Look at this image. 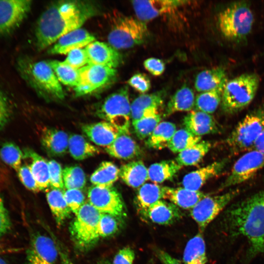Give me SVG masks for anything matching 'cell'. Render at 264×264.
Instances as JSON below:
<instances>
[{
	"mask_svg": "<svg viewBox=\"0 0 264 264\" xmlns=\"http://www.w3.org/2000/svg\"><path fill=\"white\" fill-rule=\"evenodd\" d=\"M98 12L88 1L63 0L50 5L38 19L35 28L36 44L42 50L64 35L80 28Z\"/></svg>",
	"mask_w": 264,
	"mask_h": 264,
	"instance_id": "cell-1",
	"label": "cell"
},
{
	"mask_svg": "<svg viewBox=\"0 0 264 264\" xmlns=\"http://www.w3.org/2000/svg\"><path fill=\"white\" fill-rule=\"evenodd\" d=\"M224 219L230 236L244 239L251 254L264 256V189L231 205Z\"/></svg>",
	"mask_w": 264,
	"mask_h": 264,
	"instance_id": "cell-2",
	"label": "cell"
},
{
	"mask_svg": "<svg viewBox=\"0 0 264 264\" xmlns=\"http://www.w3.org/2000/svg\"><path fill=\"white\" fill-rule=\"evenodd\" d=\"M253 23L252 11L249 3L245 1L232 2L222 10L217 17L218 28L222 35L235 43L246 40Z\"/></svg>",
	"mask_w": 264,
	"mask_h": 264,
	"instance_id": "cell-3",
	"label": "cell"
},
{
	"mask_svg": "<svg viewBox=\"0 0 264 264\" xmlns=\"http://www.w3.org/2000/svg\"><path fill=\"white\" fill-rule=\"evenodd\" d=\"M18 66L22 78L42 96L56 100L65 98L61 83L47 62L21 59Z\"/></svg>",
	"mask_w": 264,
	"mask_h": 264,
	"instance_id": "cell-4",
	"label": "cell"
},
{
	"mask_svg": "<svg viewBox=\"0 0 264 264\" xmlns=\"http://www.w3.org/2000/svg\"><path fill=\"white\" fill-rule=\"evenodd\" d=\"M109 44L117 49H128L145 42L149 32L145 22L114 10L110 15Z\"/></svg>",
	"mask_w": 264,
	"mask_h": 264,
	"instance_id": "cell-5",
	"label": "cell"
},
{
	"mask_svg": "<svg viewBox=\"0 0 264 264\" xmlns=\"http://www.w3.org/2000/svg\"><path fill=\"white\" fill-rule=\"evenodd\" d=\"M259 83L260 78L254 73H244L227 80L222 93V110L234 114L246 108L254 98Z\"/></svg>",
	"mask_w": 264,
	"mask_h": 264,
	"instance_id": "cell-6",
	"label": "cell"
},
{
	"mask_svg": "<svg viewBox=\"0 0 264 264\" xmlns=\"http://www.w3.org/2000/svg\"><path fill=\"white\" fill-rule=\"evenodd\" d=\"M264 131V106L247 114L228 136L226 143L234 154L254 147L259 136Z\"/></svg>",
	"mask_w": 264,
	"mask_h": 264,
	"instance_id": "cell-7",
	"label": "cell"
},
{
	"mask_svg": "<svg viewBox=\"0 0 264 264\" xmlns=\"http://www.w3.org/2000/svg\"><path fill=\"white\" fill-rule=\"evenodd\" d=\"M101 215L88 202H86L75 215L69 232L73 242L80 250L91 248L100 239L98 223Z\"/></svg>",
	"mask_w": 264,
	"mask_h": 264,
	"instance_id": "cell-8",
	"label": "cell"
},
{
	"mask_svg": "<svg viewBox=\"0 0 264 264\" xmlns=\"http://www.w3.org/2000/svg\"><path fill=\"white\" fill-rule=\"evenodd\" d=\"M129 89L124 87L108 96L98 108L96 114L115 127L121 133H129L131 119Z\"/></svg>",
	"mask_w": 264,
	"mask_h": 264,
	"instance_id": "cell-9",
	"label": "cell"
},
{
	"mask_svg": "<svg viewBox=\"0 0 264 264\" xmlns=\"http://www.w3.org/2000/svg\"><path fill=\"white\" fill-rule=\"evenodd\" d=\"M79 81L74 88L76 96L92 94L114 82L117 75L115 68L88 64L79 69Z\"/></svg>",
	"mask_w": 264,
	"mask_h": 264,
	"instance_id": "cell-10",
	"label": "cell"
},
{
	"mask_svg": "<svg viewBox=\"0 0 264 264\" xmlns=\"http://www.w3.org/2000/svg\"><path fill=\"white\" fill-rule=\"evenodd\" d=\"M239 189H233L216 196H206L190 210V215L197 223L201 233L208 225L240 193Z\"/></svg>",
	"mask_w": 264,
	"mask_h": 264,
	"instance_id": "cell-11",
	"label": "cell"
},
{
	"mask_svg": "<svg viewBox=\"0 0 264 264\" xmlns=\"http://www.w3.org/2000/svg\"><path fill=\"white\" fill-rule=\"evenodd\" d=\"M88 202L101 213L112 215L119 220L126 216L123 199L113 186L93 185L88 190Z\"/></svg>",
	"mask_w": 264,
	"mask_h": 264,
	"instance_id": "cell-12",
	"label": "cell"
},
{
	"mask_svg": "<svg viewBox=\"0 0 264 264\" xmlns=\"http://www.w3.org/2000/svg\"><path fill=\"white\" fill-rule=\"evenodd\" d=\"M264 167V154L254 149L243 154L234 165L221 188H226L245 182Z\"/></svg>",
	"mask_w": 264,
	"mask_h": 264,
	"instance_id": "cell-13",
	"label": "cell"
},
{
	"mask_svg": "<svg viewBox=\"0 0 264 264\" xmlns=\"http://www.w3.org/2000/svg\"><path fill=\"white\" fill-rule=\"evenodd\" d=\"M29 0H0V36L14 31L24 20L31 7Z\"/></svg>",
	"mask_w": 264,
	"mask_h": 264,
	"instance_id": "cell-14",
	"label": "cell"
},
{
	"mask_svg": "<svg viewBox=\"0 0 264 264\" xmlns=\"http://www.w3.org/2000/svg\"><path fill=\"white\" fill-rule=\"evenodd\" d=\"M59 256L55 241L42 234L34 236L27 252L28 264H56Z\"/></svg>",
	"mask_w": 264,
	"mask_h": 264,
	"instance_id": "cell-15",
	"label": "cell"
},
{
	"mask_svg": "<svg viewBox=\"0 0 264 264\" xmlns=\"http://www.w3.org/2000/svg\"><path fill=\"white\" fill-rule=\"evenodd\" d=\"M188 2L180 0H137L132 1V3L136 18L145 22L171 13Z\"/></svg>",
	"mask_w": 264,
	"mask_h": 264,
	"instance_id": "cell-16",
	"label": "cell"
},
{
	"mask_svg": "<svg viewBox=\"0 0 264 264\" xmlns=\"http://www.w3.org/2000/svg\"><path fill=\"white\" fill-rule=\"evenodd\" d=\"M85 48L87 53L88 64L116 69L122 62V56L117 50L105 43L94 41Z\"/></svg>",
	"mask_w": 264,
	"mask_h": 264,
	"instance_id": "cell-17",
	"label": "cell"
},
{
	"mask_svg": "<svg viewBox=\"0 0 264 264\" xmlns=\"http://www.w3.org/2000/svg\"><path fill=\"white\" fill-rule=\"evenodd\" d=\"M95 40L94 36L88 31L80 28L60 38L48 50V53L66 54L72 50L87 46Z\"/></svg>",
	"mask_w": 264,
	"mask_h": 264,
	"instance_id": "cell-18",
	"label": "cell"
},
{
	"mask_svg": "<svg viewBox=\"0 0 264 264\" xmlns=\"http://www.w3.org/2000/svg\"><path fill=\"white\" fill-rule=\"evenodd\" d=\"M182 216L179 207L162 199L150 206L142 216L151 222L163 225L173 224L180 220Z\"/></svg>",
	"mask_w": 264,
	"mask_h": 264,
	"instance_id": "cell-19",
	"label": "cell"
},
{
	"mask_svg": "<svg viewBox=\"0 0 264 264\" xmlns=\"http://www.w3.org/2000/svg\"><path fill=\"white\" fill-rule=\"evenodd\" d=\"M227 163L228 159H224L214 162L187 174L184 176L182 181L183 187L192 190L199 191L207 181L221 173Z\"/></svg>",
	"mask_w": 264,
	"mask_h": 264,
	"instance_id": "cell-20",
	"label": "cell"
},
{
	"mask_svg": "<svg viewBox=\"0 0 264 264\" xmlns=\"http://www.w3.org/2000/svg\"><path fill=\"white\" fill-rule=\"evenodd\" d=\"M163 103V94L161 92L139 95L131 105L132 123L146 116L159 114L158 110Z\"/></svg>",
	"mask_w": 264,
	"mask_h": 264,
	"instance_id": "cell-21",
	"label": "cell"
},
{
	"mask_svg": "<svg viewBox=\"0 0 264 264\" xmlns=\"http://www.w3.org/2000/svg\"><path fill=\"white\" fill-rule=\"evenodd\" d=\"M183 123L185 129L197 136L217 133L220 129L212 115L198 110L190 111Z\"/></svg>",
	"mask_w": 264,
	"mask_h": 264,
	"instance_id": "cell-22",
	"label": "cell"
},
{
	"mask_svg": "<svg viewBox=\"0 0 264 264\" xmlns=\"http://www.w3.org/2000/svg\"><path fill=\"white\" fill-rule=\"evenodd\" d=\"M82 130L91 141L105 148L110 145L121 133L107 121L84 125Z\"/></svg>",
	"mask_w": 264,
	"mask_h": 264,
	"instance_id": "cell-23",
	"label": "cell"
},
{
	"mask_svg": "<svg viewBox=\"0 0 264 264\" xmlns=\"http://www.w3.org/2000/svg\"><path fill=\"white\" fill-rule=\"evenodd\" d=\"M207 195L199 191L184 187L173 188L163 186V198L167 199L179 208L191 210Z\"/></svg>",
	"mask_w": 264,
	"mask_h": 264,
	"instance_id": "cell-24",
	"label": "cell"
},
{
	"mask_svg": "<svg viewBox=\"0 0 264 264\" xmlns=\"http://www.w3.org/2000/svg\"><path fill=\"white\" fill-rule=\"evenodd\" d=\"M69 136L65 132L52 128H45L41 132V143L50 155H65L68 148Z\"/></svg>",
	"mask_w": 264,
	"mask_h": 264,
	"instance_id": "cell-25",
	"label": "cell"
},
{
	"mask_svg": "<svg viewBox=\"0 0 264 264\" xmlns=\"http://www.w3.org/2000/svg\"><path fill=\"white\" fill-rule=\"evenodd\" d=\"M23 159L40 189L44 190L50 186L48 161L42 156L30 149L23 150Z\"/></svg>",
	"mask_w": 264,
	"mask_h": 264,
	"instance_id": "cell-26",
	"label": "cell"
},
{
	"mask_svg": "<svg viewBox=\"0 0 264 264\" xmlns=\"http://www.w3.org/2000/svg\"><path fill=\"white\" fill-rule=\"evenodd\" d=\"M105 151L110 156L122 159H131L141 154V149L129 133H120Z\"/></svg>",
	"mask_w": 264,
	"mask_h": 264,
	"instance_id": "cell-27",
	"label": "cell"
},
{
	"mask_svg": "<svg viewBox=\"0 0 264 264\" xmlns=\"http://www.w3.org/2000/svg\"><path fill=\"white\" fill-rule=\"evenodd\" d=\"M226 71L223 67H216L200 71L195 81L197 91L202 92L223 87L227 82Z\"/></svg>",
	"mask_w": 264,
	"mask_h": 264,
	"instance_id": "cell-28",
	"label": "cell"
},
{
	"mask_svg": "<svg viewBox=\"0 0 264 264\" xmlns=\"http://www.w3.org/2000/svg\"><path fill=\"white\" fill-rule=\"evenodd\" d=\"M119 176L129 186L139 188L149 179L148 168L141 161H133L123 165Z\"/></svg>",
	"mask_w": 264,
	"mask_h": 264,
	"instance_id": "cell-29",
	"label": "cell"
},
{
	"mask_svg": "<svg viewBox=\"0 0 264 264\" xmlns=\"http://www.w3.org/2000/svg\"><path fill=\"white\" fill-rule=\"evenodd\" d=\"M163 198V186L156 183H145L137 190L135 203L142 216L153 204Z\"/></svg>",
	"mask_w": 264,
	"mask_h": 264,
	"instance_id": "cell-30",
	"label": "cell"
},
{
	"mask_svg": "<svg viewBox=\"0 0 264 264\" xmlns=\"http://www.w3.org/2000/svg\"><path fill=\"white\" fill-rule=\"evenodd\" d=\"M195 98L193 90L184 86L172 96L167 104L164 116L179 111H191L195 106Z\"/></svg>",
	"mask_w": 264,
	"mask_h": 264,
	"instance_id": "cell-31",
	"label": "cell"
},
{
	"mask_svg": "<svg viewBox=\"0 0 264 264\" xmlns=\"http://www.w3.org/2000/svg\"><path fill=\"white\" fill-rule=\"evenodd\" d=\"M207 257L202 233L199 232L187 243L183 252V264H206Z\"/></svg>",
	"mask_w": 264,
	"mask_h": 264,
	"instance_id": "cell-32",
	"label": "cell"
},
{
	"mask_svg": "<svg viewBox=\"0 0 264 264\" xmlns=\"http://www.w3.org/2000/svg\"><path fill=\"white\" fill-rule=\"evenodd\" d=\"M46 197L55 221L58 226H61L71 212L64 198L63 191L51 188L47 192Z\"/></svg>",
	"mask_w": 264,
	"mask_h": 264,
	"instance_id": "cell-33",
	"label": "cell"
},
{
	"mask_svg": "<svg viewBox=\"0 0 264 264\" xmlns=\"http://www.w3.org/2000/svg\"><path fill=\"white\" fill-rule=\"evenodd\" d=\"M182 167L176 160L154 163L148 168L149 179L156 184L172 180Z\"/></svg>",
	"mask_w": 264,
	"mask_h": 264,
	"instance_id": "cell-34",
	"label": "cell"
},
{
	"mask_svg": "<svg viewBox=\"0 0 264 264\" xmlns=\"http://www.w3.org/2000/svg\"><path fill=\"white\" fill-rule=\"evenodd\" d=\"M176 125L170 122H160L146 141V146L154 149H162L168 147L175 133Z\"/></svg>",
	"mask_w": 264,
	"mask_h": 264,
	"instance_id": "cell-35",
	"label": "cell"
},
{
	"mask_svg": "<svg viewBox=\"0 0 264 264\" xmlns=\"http://www.w3.org/2000/svg\"><path fill=\"white\" fill-rule=\"evenodd\" d=\"M68 149L71 156L77 160L85 159L100 152L98 148L91 144L82 135L77 134L69 136Z\"/></svg>",
	"mask_w": 264,
	"mask_h": 264,
	"instance_id": "cell-36",
	"label": "cell"
},
{
	"mask_svg": "<svg viewBox=\"0 0 264 264\" xmlns=\"http://www.w3.org/2000/svg\"><path fill=\"white\" fill-rule=\"evenodd\" d=\"M211 147L210 142L201 140L179 153L176 158V161L182 167L195 165L201 160Z\"/></svg>",
	"mask_w": 264,
	"mask_h": 264,
	"instance_id": "cell-37",
	"label": "cell"
},
{
	"mask_svg": "<svg viewBox=\"0 0 264 264\" xmlns=\"http://www.w3.org/2000/svg\"><path fill=\"white\" fill-rule=\"evenodd\" d=\"M119 169L113 163L102 162L90 177V182L95 186H112L119 177Z\"/></svg>",
	"mask_w": 264,
	"mask_h": 264,
	"instance_id": "cell-38",
	"label": "cell"
},
{
	"mask_svg": "<svg viewBox=\"0 0 264 264\" xmlns=\"http://www.w3.org/2000/svg\"><path fill=\"white\" fill-rule=\"evenodd\" d=\"M223 88L198 94L195 98V106L197 110L210 114L214 112L221 103Z\"/></svg>",
	"mask_w": 264,
	"mask_h": 264,
	"instance_id": "cell-39",
	"label": "cell"
},
{
	"mask_svg": "<svg viewBox=\"0 0 264 264\" xmlns=\"http://www.w3.org/2000/svg\"><path fill=\"white\" fill-rule=\"evenodd\" d=\"M47 62L60 83L74 88L77 86L79 81V69H74L63 62L49 60Z\"/></svg>",
	"mask_w": 264,
	"mask_h": 264,
	"instance_id": "cell-40",
	"label": "cell"
},
{
	"mask_svg": "<svg viewBox=\"0 0 264 264\" xmlns=\"http://www.w3.org/2000/svg\"><path fill=\"white\" fill-rule=\"evenodd\" d=\"M201 141L186 129L176 130L171 139L168 148L174 153H179Z\"/></svg>",
	"mask_w": 264,
	"mask_h": 264,
	"instance_id": "cell-41",
	"label": "cell"
},
{
	"mask_svg": "<svg viewBox=\"0 0 264 264\" xmlns=\"http://www.w3.org/2000/svg\"><path fill=\"white\" fill-rule=\"evenodd\" d=\"M1 160L17 171L22 165L23 159V152L14 143L6 142L0 148Z\"/></svg>",
	"mask_w": 264,
	"mask_h": 264,
	"instance_id": "cell-42",
	"label": "cell"
},
{
	"mask_svg": "<svg viewBox=\"0 0 264 264\" xmlns=\"http://www.w3.org/2000/svg\"><path fill=\"white\" fill-rule=\"evenodd\" d=\"M64 186L66 189H83L86 183L85 173L78 166H67L63 170Z\"/></svg>",
	"mask_w": 264,
	"mask_h": 264,
	"instance_id": "cell-43",
	"label": "cell"
},
{
	"mask_svg": "<svg viewBox=\"0 0 264 264\" xmlns=\"http://www.w3.org/2000/svg\"><path fill=\"white\" fill-rule=\"evenodd\" d=\"M161 120V115L157 114L146 116L132 122L137 137L141 140L148 138L160 122Z\"/></svg>",
	"mask_w": 264,
	"mask_h": 264,
	"instance_id": "cell-44",
	"label": "cell"
},
{
	"mask_svg": "<svg viewBox=\"0 0 264 264\" xmlns=\"http://www.w3.org/2000/svg\"><path fill=\"white\" fill-rule=\"evenodd\" d=\"M119 228V220L107 214L101 213L98 223L100 238L110 236L115 234Z\"/></svg>",
	"mask_w": 264,
	"mask_h": 264,
	"instance_id": "cell-45",
	"label": "cell"
},
{
	"mask_svg": "<svg viewBox=\"0 0 264 264\" xmlns=\"http://www.w3.org/2000/svg\"><path fill=\"white\" fill-rule=\"evenodd\" d=\"M63 194L71 212L76 215L86 202L85 197L83 192L79 189H66L63 191Z\"/></svg>",
	"mask_w": 264,
	"mask_h": 264,
	"instance_id": "cell-46",
	"label": "cell"
},
{
	"mask_svg": "<svg viewBox=\"0 0 264 264\" xmlns=\"http://www.w3.org/2000/svg\"><path fill=\"white\" fill-rule=\"evenodd\" d=\"M63 62L76 69H79L88 65V60L85 48H77L70 51Z\"/></svg>",
	"mask_w": 264,
	"mask_h": 264,
	"instance_id": "cell-47",
	"label": "cell"
},
{
	"mask_svg": "<svg viewBox=\"0 0 264 264\" xmlns=\"http://www.w3.org/2000/svg\"><path fill=\"white\" fill-rule=\"evenodd\" d=\"M48 165L51 187L64 191L65 186L61 165L55 160L48 161Z\"/></svg>",
	"mask_w": 264,
	"mask_h": 264,
	"instance_id": "cell-48",
	"label": "cell"
},
{
	"mask_svg": "<svg viewBox=\"0 0 264 264\" xmlns=\"http://www.w3.org/2000/svg\"><path fill=\"white\" fill-rule=\"evenodd\" d=\"M17 172L20 179L27 189L34 192L41 191L30 169L26 164L22 165Z\"/></svg>",
	"mask_w": 264,
	"mask_h": 264,
	"instance_id": "cell-49",
	"label": "cell"
},
{
	"mask_svg": "<svg viewBox=\"0 0 264 264\" xmlns=\"http://www.w3.org/2000/svg\"><path fill=\"white\" fill-rule=\"evenodd\" d=\"M128 84L140 93L145 94L151 88V81L144 74L138 73L132 76L128 81Z\"/></svg>",
	"mask_w": 264,
	"mask_h": 264,
	"instance_id": "cell-50",
	"label": "cell"
},
{
	"mask_svg": "<svg viewBox=\"0 0 264 264\" xmlns=\"http://www.w3.org/2000/svg\"><path fill=\"white\" fill-rule=\"evenodd\" d=\"M145 68L154 76L161 75L165 70V65L160 59L156 58H149L143 62Z\"/></svg>",
	"mask_w": 264,
	"mask_h": 264,
	"instance_id": "cell-51",
	"label": "cell"
},
{
	"mask_svg": "<svg viewBox=\"0 0 264 264\" xmlns=\"http://www.w3.org/2000/svg\"><path fill=\"white\" fill-rule=\"evenodd\" d=\"M135 258V253L130 247L120 249L114 256L112 264H132Z\"/></svg>",
	"mask_w": 264,
	"mask_h": 264,
	"instance_id": "cell-52",
	"label": "cell"
},
{
	"mask_svg": "<svg viewBox=\"0 0 264 264\" xmlns=\"http://www.w3.org/2000/svg\"><path fill=\"white\" fill-rule=\"evenodd\" d=\"M10 105L5 94L0 90V130L7 123L10 117Z\"/></svg>",
	"mask_w": 264,
	"mask_h": 264,
	"instance_id": "cell-53",
	"label": "cell"
},
{
	"mask_svg": "<svg viewBox=\"0 0 264 264\" xmlns=\"http://www.w3.org/2000/svg\"><path fill=\"white\" fill-rule=\"evenodd\" d=\"M10 224L8 214L3 200L0 197V238L9 230Z\"/></svg>",
	"mask_w": 264,
	"mask_h": 264,
	"instance_id": "cell-54",
	"label": "cell"
},
{
	"mask_svg": "<svg viewBox=\"0 0 264 264\" xmlns=\"http://www.w3.org/2000/svg\"><path fill=\"white\" fill-rule=\"evenodd\" d=\"M155 250L158 258L163 264H182L179 260L173 257L165 251L160 249Z\"/></svg>",
	"mask_w": 264,
	"mask_h": 264,
	"instance_id": "cell-55",
	"label": "cell"
},
{
	"mask_svg": "<svg viewBox=\"0 0 264 264\" xmlns=\"http://www.w3.org/2000/svg\"><path fill=\"white\" fill-rule=\"evenodd\" d=\"M55 242L58 249L59 254L61 259V264H74L69 257L67 254L64 250L63 248L61 247V246L59 244H58V243L56 242V241Z\"/></svg>",
	"mask_w": 264,
	"mask_h": 264,
	"instance_id": "cell-56",
	"label": "cell"
},
{
	"mask_svg": "<svg viewBox=\"0 0 264 264\" xmlns=\"http://www.w3.org/2000/svg\"><path fill=\"white\" fill-rule=\"evenodd\" d=\"M253 148L264 154V131L256 141Z\"/></svg>",
	"mask_w": 264,
	"mask_h": 264,
	"instance_id": "cell-57",
	"label": "cell"
},
{
	"mask_svg": "<svg viewBox=\"0 0 264 264\" xmlns=\"http://www.w3.org/2000/svg\"><path fill=\"white\" fill-rule=\"evenodd\" d=\"M0 264H8L6 261L0 257Z\"/></svg>",
	"mask_w": 264,
	"mask_h": 264,
	"instance_id": "cell-58",
	"label": "cell"
},
{
	"mask_svg": "<svg viewBox=\"0 0 264 264\" xmlns=\"http://www.w3.org/2000/svg\"><path fill=\"white\" fill-rule=\"evenodd\" d=\"M98 264H112L111 263H110L108 261H102L98 263Z\"/></svg>",
	"mask_w": 264,
	"mask_h": 264,
	"instance_id": "cell-59",
	"label": "cell"
},
{
	"mask_svg": "<svg viewBox=\"0 0 264 264\" xmlns=\"http://www.w3.org/2000/svg\"><path fill=\"white\" fill-rule=\"evenodd\" d=\"M5 251H6V249H4L2 247V246H0V254H1Z\"/></svg>",
	"mask_w": 264,
	"mask_h": 264,
	"instance_id": "cell-60",
	"label": "cell"
}]
</instances>
